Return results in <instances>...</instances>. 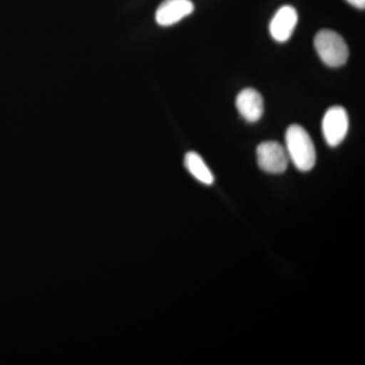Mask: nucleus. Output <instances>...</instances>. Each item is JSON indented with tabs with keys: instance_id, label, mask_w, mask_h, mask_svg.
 Instances as JSON below:
<instances>
[{
	"instance_id": "1",
	"label": "nucleus",
	"mask_w": 365,
	"mask_h": 365,
	"mask_svg": "<svg viewBox=\"0 0 365 365\" xmlns=\"http://www.w3.org/2000/svg\"><path fill=\"white\" fill-rule=\"evenodd\" d=\"M287 153L294 167L300 172H309L316 165L317 155L313 140L306 129L292 124L285 134Z\"/></svg>"
},
{
	"instance_id": "2",
	"label": "nucleus",
	"mask_w": 365,
	"mask_h": 365,
	"mask_svg": "<svg viewBox=\"0 0 365 365\" xmlns=\"http://www.w3.org/2000/svg\"><path fill=\"white\" fill-rule=\"evenodd\" d=\"M319 58L330 67L344 66L349 57V49L339 34L331 30H322L314 41Z\"/></svg>"
},
{
	"instance_id": "3",
	"label": "nucleus",
	"mask_w": 365,
	"mask_h": 365,
	"mask_svg": "<svg viewBox=\"0 0 365 365\" xmlns=\"http://www.w3.org/2000/svg\"><path fill=\"white\" fill-rule=\"evenodd\" d=\"M349 128L347 112L340 106H334L326 112L322 123L324 138L331 148H336L344 140Z\"/></svg>"
},
{
	"instance_id": "4",
	"label": "nucleus",
	"mask_w": 365,
	"mask_h": 365,
	"mask_svg": "<svg viewBox=\"0 0 365 365\" xmlns=\"http://www.w3.org/2000/svg\"><path fill=\"white\" fill-rule=\"evenodd\" d=\"M259 167L269 174H282L288 167V155L285 148L276 141H265L257 148Z\"/></svg>"
},
{
	"instance_id": "5",
	"label": "nucleus",
	"mask_w": 365,
	"mask_h": 365,
	"mask_svg": "<svg viewBox=\"0 0 365 365\" xmlns=\"http://www.w3.org/2000/svg\"><path fill=\"white\" fill-rule=\"evenodd\" d=\"M299 21L297 9L292 6L280 7L276 11L269 26L271 37L276 42L284 43L290 39L292 33L294 32L295 26Z\"/></svg>"
},
{
	"instance_id": "6",
	"label": "nucleus",
	"mask_w": 365,
	"mask_h": 365,
	"mask_svg": "<svg viewBox=\"0 0 365 365\" xmlns=\"http://www.w3.org/2000/svg\"><path fill=\"white\" fill-rule=\"evenodd\" d=\"M193 11L191 0H165L155 11V21L162 26L176 25Z\"/></svg>"
},
{
	"instance_id": "7",
	"label": "nucleus",
	"mask_w": 365,
	"mask_h": 365,
	"mask_svg": "<svg viewBox=\"0 0 365 365\" xmlns=\"http://www.w3.org/2000/svg\"><path fill=\"white\" fill-rule=\"evenodd\" d=\"M237 111L251 123L259 121L264 113V101L261 93L254 88H245L235 101Z\"/></svg>"
},
{
	"instance_id": "8",
	"label": "nucleus",
	"mask_w": 365,
	"mask_h": 365,
	"mask_svg": "<svg viewBox=\"0 0 365 365\" xmlns=\"http://www.w3.org/2000/svg\"><path fill=\"white\" fill-rule=\"evenodd\" d=\"M184 163L190 174L195 178L197 181L204 185H212L215 182L212 172L209 170L207 165L204 163L202 158L198 153L190 151L185 155Z\"/></svg>"
},
{
	"instance_id": "9",
	"label": "nucleus",
	"mask_w": 365,
	"mask_h": 365,
	"mask_svg": "<svg viewBox=\"0 0 365 365\" xmlns=\"http://www.w3.org/2000/svg\"><path fill=\"white\" fill-rule=\"evenodd\" d=\"M349 2L351 6L356 7V9H364L365 0H346Z\"/></svg>"
}]
</instances>
